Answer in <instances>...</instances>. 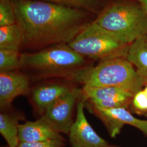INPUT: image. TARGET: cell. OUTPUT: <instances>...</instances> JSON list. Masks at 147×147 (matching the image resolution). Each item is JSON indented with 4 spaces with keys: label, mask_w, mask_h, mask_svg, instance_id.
Here are the masks:
<instances>
[{
    "label": "cell",
    "mask_w": 147,
    "mask_h": 147,
    "mask_svg": "<svg viewBox=\"0 0 147 147\" xmlns=\"http://www.w3.org/2000/svg\"><path fill=\"white\" fill-rule=\"evenodd\" d=\"M85 107L100 119L112 138L116 137L125 125L134 126L147 136V121L137 119L123 107L102 109L84 103Z\"/></svg>",
    "instance_id": "7"
},
{
    "label": "cell",
    "mask_w": 147,
    "mask_h": 147,
    "mask_svg": "<svg viewBox=\"0 0 147 147\" xmlns=\"http://www.w3.org/2000/svg\"><path fill=\"white\" fill-rule=\"evenodd\" d=\"M85 99L83 95L76 105V116L69 133V142L72 147H119L111 144L95 131L85 114Z\"/></svg>",
    "instance_id": "8"
},
{
    "label": "cell",
    "mask_w": 147,
    "mask_h": 147,
    "mask_svg": "<svg viewBox=\"0 0 147 147\" xmlns=\"http://www.w3.org/2000/svg\"><path fill=\"white\" fill-rule=\"evenodd\" d=\"M20 142H43L64 139L61 134L55 130L42 118L33 121H27L19 127Z\"/></svg>",
    "instance_id": "12"
},
{
    "label": "cell",
    "mask_w": 147,
    "mask_h": 147,
    "mask_svg": "<svg viewBox=\"0 0 147 147\" xmlns=\"http://www.w3.org/2000/svg\"><path fill=\"white\" fill-rule=\"evenodd\" d=\"M65 144L64 139H58L43 142H20L16 147H63Z\"/></svg>",
    "instance_id": "20"
},
{
    "label": "cell",
    "mask_w": 147,
    "mask_h": 147,
    "mask_svg": "<svg viewBox=\"0 0 147 147\" xmlns=\"http://www.w3.org/2000/svg\"><path fill=\"white\" fill-rule=\"evenodd\" d=\"M85 102L102 109L123 107L129 109L134 95L125 89L115 87L83 86Z\"/></svg>",
    "instance_id": "9"
},
{
    "label": "cell",
    "mask_w": 147,
    "mask_h": 147,
    "mask_svg": "<svg viewBox=\"0 0 147 147\" xmlns=\"http://www.w3.org/2000/svg\"><path fill=\"white\" fill-rule=\"evenodd\" d=\"M21 69L31 81L63 79L72 82L80 71L89 65L87 58L68 44L44 48L36 53H22Z\"/></svg>",
    "instance_id": "2"
},
{
    "label": "cell",
    "mask_w": 147,
    "mask_h": 147,
    "mask_svg": "<svg viewBox=\"0 0 147 147\" xmlns=\"http://www.w3.org/2000/svg\"><path fill=\"white\" fill-rule=\"evenodd\" d=\"M72 82L89 87H115L125 89L134 95L145 86L135 68L126 57L100 61L80 71Z\"/></svg>",
    "instance_id": "3"
},
{
    "label": "cell",
    "mask_w": 147,
    "mask_h": 147,
    "mask_svg": "<svg viewBox=\"0 0 147 147\" xmlns=\"http://www.w3.org/2000/svg\"><path fill=\"white\" fill-rule=\"evenodd\" d=\"M8 109L1 110L0 113V133L8 147H16L20 143L19 122L22 117L19 114L11 112Z\"/></svg>",
    "instance_id": "14"
},
{
    "label": "cell",
    "mask_w": 147,
    "mask_h": 147,
    "mask_svg": "<svg viewBox=\"0 0 147 147\" xmlns=\"http://www.w3.org/2000/svg\"><path fill=\"white\" fill-rule=\"evenodd\" d=\"M22 44V33L17 23L0 26V50L19 51Z\"/></svg>",
    "instance_id": "15"
},
{
    "label": "cell",
    "mask_w": 147,
    "mask_h": 147,
    "mask_svg": "<svg viewBox=\"0 0 147 147\" xmlns=\"http://www.w3.org/2000/svg\"><path fill=\"white\" fill-rule=\"evenodd\" d=\"M13 2L11 0H0V26L16 24Z\"/></svg>",
    "instance_id": "17"
},
{
    "label": "cell",
    "mask_w": 147,
    "mask_h": 147,
    "mask_svg": "<svg viewBox=\"0 0 147 147\" xmlns=\"http://www.w3.org/2000/svg\"><path fill=\"white\" fill-rule=\"evenodd\" d=\"M21 54L19 51L0 50V72L20 70Z\"/></svg>",
    "instance_id": "16"
},
{
    "label": "cell",
    "mask_w": 147,
    "mask_h": 147,
    "mask_svg": "<svg viewBox=\"0 0 147 147\" xmlns=\"http://www.w3.org/2000/svg\"><path fill=\"white\" fill-rule=\"evenodd\" d=\"M143 90H144V92L146 93V95H147V85L145 86V88L143 89Z\"/></svg>",
    "instance_id": "22"
},
{
    "label": "cell",
    "mask_w": 147,
    "mask_h": 147,
    "mask_svg": "<svg viewBox=\"0 0 147 147\" xmlns=\"http://www.w3.org/2000/svg\"><path fill=\"white\" fill-rule=\"evenodd\" d=\"M131 105L140 112H147V95L143 89L134 94Z\"/></svg>",
    "instance_id": "19"
},
{
    "label": "cell",
    "mask_w": 147,
    "mask_h": 147,
    "mask_svg": "<svg viewBox=\"0 0 147 147\" xmlns=\"http://www.w3.org/2000/svg\"><path fill=\"white\" fill-rule=\"evenodd\" d=\"M22 47L44 49L69 44L89 24L86 10L39 0H13Z\"/></svg>",
    "instance_id": "1"
},
{
    "label": "cell",
    "mask_w": 147,
    "mask_h": 147,
    "mask_svg": "<svg viewBox=\"0 0 147 147\" xmlns=\"http://www.w3.org/2000/svg\"><path fill=\"white\" fill-rule=\"evenodd\" d=\"M82 95V89L76 86L51 105L41 116L59 134L68 135L73 124L74 109Z\"/></svg>",
    "instance_id": "6"
},
{
    "label": "cell",
    "mask_w": 147,
    "mask_h": 147,
    "mask_svg": "<svg viewBox=\"0 0 147 147\" xmlns=\"http://www.w3.org/2000/svg\"></svg>",
    "instance_id": "23"
},
{
    "label": "cell",
    "mask_w": 147,
    "mask_h": 147,
    "mask_svg": "<svg viewBox=\"0 0 147 147\" xmlns=\"http://www.w3.org/2000/svg\"><path fill=\"white\" fill-rule=\"evenodd\" d=\"M30 79L19 70L0 72V107L4 110L11 107L18 96H29Z\"/></svg>",
    "instance_id": "11"
},
{
    "label": "cell",
    "mask_w": 147,
    "mask_h": 147,
    "mask_svg": "<svg viewBox=\"0 0 147 147\" xmlns=\"http://www.w3.org/2000/svg\"><path fill=\"white\" fill-rule=\"evenodd\" d=\"M126 58L135 68L147 86V34L138 38L131 44Z\"/></svg>",
    "instance_id": "13"
},
{
    "label": "cell",
    "mask_w": 147,
    "mask_h": 147,
    "mask_svg": "<svg viewBox=\"0 0 147 147\" xmlns=\"http://www.w3.org/2000/svg\"><path fill=\"white\" fill-rule=\"evenodd\" d=\"M76 84L63 79L51 80L31 89L28 96L34 109L42 116L51 105L71 90Z\"/></svg>",
    "instance_id": "10"
},
{
    "label": "cell",
    "mask_w": 147,
    "mask_h": 147,
    "mask_svg": "<svg viewBox=\"0 0 147 147\" xmlns=\"http://www.w3.org/2000/svg\"><path fill=\"white\" fill-rule=\"evenodd\" d=\"M94 21L130 44L147 34V13L140 5L117 2L107 7Z\"/></svg>",
    "instance_id": "5"
},
{
    "label": "cell",
    "mask_w": 147,
    "mask_h": 147,
    "mask_svg": "<svg viewBox=\"0 0 147 147\" xmlns=\"http://www.w3.org/2000/svg\"><path fill=\"white\" fill-rule=\"evenodd\" d=\"M68 44L85 58L99 62L126 57L131 45L121 37L101 28L94 21L90 22Z\"/></svg>",
    "instance_id": "4"
},
{
    "label": "cell",
    "mask_w": 147,
    "mask_h": 147,
    "mask_svg": "<svg viewBox=\"0 0 147 147\" xmlns=\"http://www.w3.org/2000/svg\"><path fill=\"white\" fill-rule=\"evenodd\" d=\"M147 13V0H136Z\"/></svg>",
    "instance_id": "21"
},
{
    "label": "cell",
    "mask_w": 147,
    "mask_h": 147,
    "mask_svg": "<svg viewBox=\"0 0 147 147\" xmlns=\"http://www.w3.org/2000/svg\"><path fill=\"white\" fill-rule=\"evenodd\" d=\"M84 10L94 11L100 0H39Z\"/></svg>",
    "instance_id": "18"
}]
</instances>
